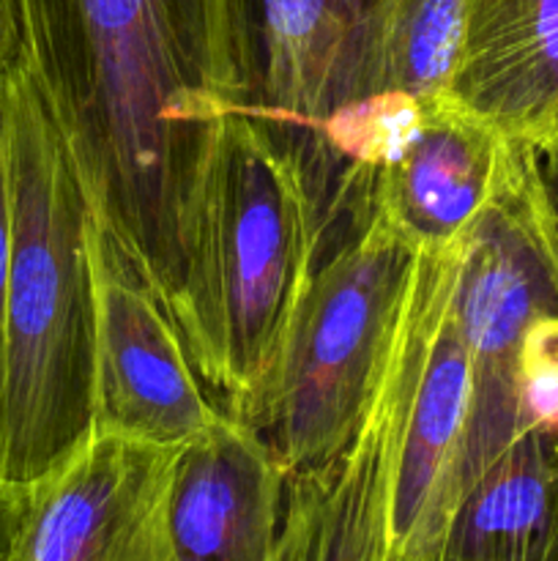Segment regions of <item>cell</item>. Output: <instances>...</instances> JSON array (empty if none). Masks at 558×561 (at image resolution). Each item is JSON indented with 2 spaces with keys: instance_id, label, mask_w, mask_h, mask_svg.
Here are the masks:
<instances>
[{
  "instance_id": "obj_1",
  "label": "cell",
  "mask_w": 558,
  "mask_h": 561,
  "mask_svg": "<svg viewBox=\"0 0 558 561\" xmlns=\"http://www.w3.org/2000/svg\"><path fill=\"white\" fill-rule=\"evenodd\" d=\"M16 3L88 206L170 312L202 131L255 102L252 0Z\"/></svg>"
},
{
  "instance_id": "obj_2",
  "label": "cell",
  "mask_w": 558,
  "mask_h": 561,
  "mask_svg": "<svg viewBox=\"0 0 558 561\" xmlns=\"http://www.w3.org/2000/svg\"><path fill=\"white\" fill-rule=\"evenodd\" d=\"M326 184L301 135L257 102L206 126L170 318L219 409L255 425L321 263Z\"/></svg>"
},
{
  "instance_id": "obj_3",
  "label": "cell",
  "mask_w": 558,
  "mask_h": 561,
  "mask_svg": "<svg viewBox=\"0 0 558 561\" xmlns=\"http://www.w3.org/2000/svg\"><path fill=\"white\" fill-rule=\"evenodd\" d=\"M3 107L14 244L0 359V477L27 485L93 427L91 206L25 60L3 69Z\"/></svg>"
},
{
  "instance_id": "obj_4",
  "label": "cell",
  "mask_w": 558,
  "mask_h": 561,
  "mask_svg": "<svg viewBox=\"0 0 558 561\" xmlns=\"http://www.w3.org/2000/svg\"><path fill=\"white\" fill-rule=\"evenodd\" d=\"M348 211V233L317 263L255 420L288 474L326 463L359 433L419 266L381 217Z\"/></svg>"
},
{
  "instance_id": "obj_5",
  "label": "cell",
  "mask_w": 558,
  "mask_h": 561,
  "mask_svg": "<svg viewBox=\"0 0 558 561\" xmlns=\"http://www.w3.org/2000/svg\"><path fill=\"white\" fill-rule=\"evenodd\" d=\"M339 170L326 217L364 206L419 255L463 247L507 192L531 146L449 93H370L334 110L312 140Z\"/></svg>"
},
{
  "instance_id": "obj_6",
  "label": "cell",
  "mask_w": 558,
  "mask_h": 561,
  "mask_svg": "<svg viewBox=\"0 0 558 561\" xmlns=\"http://www.w3.org/2000/svg\"><path fill=\"white\" fill-rule=\"evenodd\" d=\"M454 316L470 362L468 488L528 427L518 403V356L542 316H558V233L528 148L496 206L463 247ZM465 488V491H468Z\"/></svg>"
},
{
  "instance_id": "obj_7",
  "label": "cell",
  "mask_w": 558,
  "mask_h": 561,
  "mask_svg": "<svg viewBox=\"0 0 558 561\" xmlns=\"http://www.w3.org/2000/svg\"><path fill=\"white\" fill-rule=\"evenodd\" d=\"M93 277V427L178 447L219 420L178 327L113 230L88 214Z\"/></svg>"
},
{
  "instance_id": "obj_8",
  "label": "cell",
  "mask_w": 558,
  "mask_h": 561,
  "mask_svg": "<svg viewBox=\"0 0 558 561\" xmlns=\"http://www.w3.org/2000/svg\"><path fill=\"white\" fill-rule=\"evenodd\" d=\"M175 447L91 427L85 442L22 485L3 561H175L167 491Z\"/></svg>"
},
{
  "instance_id": "obj_9",
  "label": "cell",
  "mask_w": 558,
  "mask_h": 561,
  "mask_svg": "<svg viewBox=\"0 0 558 561\" xmlns=\"http://www.w3.org/2000/svg\"><path fill=\"white\" fill-rule=\"evenodd\" d=\"M425 332L416 266L403 318L359 433L342 453L288 474L282 535L271 561H388L408 394Z\"/></svg>"
},
{
  "instance_id": "obj_10",
  "label": "cell",
  "mask_w": 558,
  "mask_h": 561,
  "mask_svg": "<svg viewBox=\"0 0 558 561\" xmlns=\"http://www.w3.org/2000/svg\"><path fill=\"white\" fill-rule=\"evenodd\" d=\"M463 247L419 257L425 332L399 444L388 561L435 559L449 520L468 488L474 383L454 316V283Z\"/></svg>"
},
{
  "instance_id": "obj_11",
  "label": "cell",
  "mask_w": 558,
  "mask_h": 561,
  "mask_svg": "<svg viewBox=\"0 0 558 561\" xmlns=\"http://www.w3.org/2000/svg\"><path fill=\"white\" fill-rule=\"evenodd\" d=\"M288 469L260 431L233 414L175 447L167 526L175 561H271Z\"/></svg>"
},
{
  "instance_id": "obj_12",
  "label": "cell",
  "mask_w": 558,
  "mask_h": 561,
  "mask_svg": "<svg viewBox=\"0 0 558 561\" xmlns=\"http://www.w3.org/2000/svg\"><path fill=\"white\" fill-rule=\"evenodd\" d=\"M381 0H252L255 102L306 140L367 96Z\"/></svg>"
},
{
  "instance_id": "obj_13",
  "label": "cell",
  "mask_w": 558,
  "mask_h": 561,
  "mask_svg": "<svg viewBox=\"0 0 558 561\" xmlns=\"http://www.w3.org/2000/svg\"><path fill=\"white\" fill-rule=\"evenodd\" d=\"M446 93L509 140L558 142V0H465Z\"/></svg>"
},
{
  "instance_id": "obj_14",
  "label": "cell",
  "mask_w": 558,
  "mask_h": 561,
  "mask_svg": "<svg viewBox=\"0 0 558 561\" xmlns=\"http://www.w3.org/2000/svg\"><path fill=\"white\" fill-rule=\"evenodd\" d=\"M432 561H558V436L520 433L465 491Z\"/></svg>"
},
{
  "instance_id": "obj_15",
  "label": "cell",
  "mask_w": 558,
  "mask_h": 561,
  "mask_svg": "<svg viewBox=\"0 0 558 561\" xmlns=\"http://www.w3.org/2000/svg\"><path fill=\"white\" fill-rule=\"evenodd\" d=\"M465 0H381L372 36L370 93L438 96L449 91L463 47Z\"/></svg>"
},
{
  "instance_id": "obj_16",
  "label": "cell",
  "mask_w": 558,
  "mask_h": 561,
  "mask_svg": "<svg viewBox=\"0 0 558 561\" xmlns=\"http://www.w3.org/2000/svg\"><path fill=\"white\" fill-rule=\"evenodd\" d=\"M518 403L525 427L558 436V316H542L525 332L518 356Z\"/></svg>"
},
{
  "instance_id": "obj_17",
  "label": "cell",
  "mask_w": 558,
  "mask_h": 561,
  "mask_svg": "<svg viewBox=\"0 0 558 561\" xmlns=\"http://www.w3.org/2000/svg\"><path fill=\"white\" fill-rule=\"evenodd\" d=\"M11 244H14V214H11L9 135H5L3 71H0V359H3V312H5V288H9Z\"/></svg>"
},
{
  "instance_id": "obj_18",
  "label": "cell",
  "mask_w": 558,
  "mask_h": 561,
  "mask_svg": "<svg viewBox=\"0 0 558 561\" xmlns=\"http://www.w3.org/2000/svg\"><path fill=\"white\" fill-rule=\"evenodd\" d=\"M25 44H22L20 3L16 0H0V71L22 64Z\"/></svg>"
},
{
  "instance_id": "obj_19",
  "label": "cell",
  "mask_w": 558,
  "mask_h": 561,
  "mask_svg": "<svg viewBox=\"0 0 558 561\" xmlns=\"http://www.w3.org/2000/svg\"><path fill=\"white\" fill-rule=\"evenodd\" d=\"M536 173H539L542 192H545L547 208H550L553 225L558 233V142L536 151Z\"/></svg>"
},
{
  "instance_id": "obj_20",
  "label": "cell",
  "mask_w": 558,
  "mask_h": 561,
  "mask_svg": "<svg viewBox=\"0 0 558 561\" xmlns=\"http://www.w3.org/2000/svg\"><path fill=\"white\" fill-rule=\"evenodd\" d=\"M22 510V485H11L0 477V561H3L5 551L14 537L16 518Z\"/></svg>"
}]
</instances>
